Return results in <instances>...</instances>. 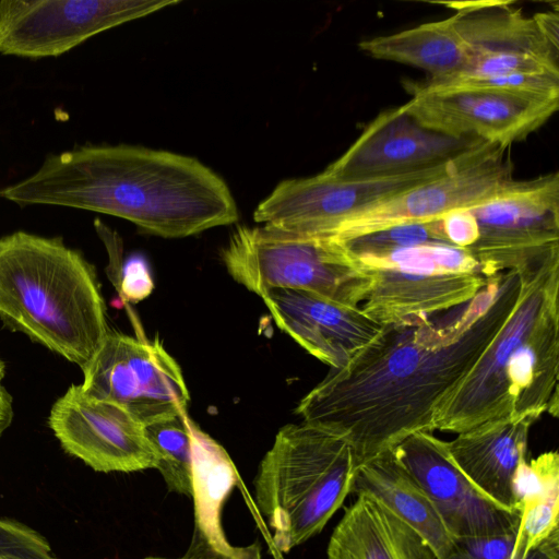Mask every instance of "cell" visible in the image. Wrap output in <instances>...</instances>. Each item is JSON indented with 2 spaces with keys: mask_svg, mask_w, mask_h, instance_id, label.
<instances>
[{
  "mask_svg": "<svg viewBox=\"0 0 559 559\" xmlns=\"http://www.w3.org/2000/svg\"><path fill=\"white\" fill-rule=\"evenodd\" d=\"M521 285L520 271L501 272L465 304L384 324L345 366L330 368L295 412L344 437L357 467L414 432H432L437 411L496 337Z\"/></svg>",
  "mask_w": 559,
  "mask_h": 559,
  "instance_id": "obj_1",
  "label": "cell"
},
{
  "mask_svg": "<svg viewBox=\"0 0 559 559\" xmlns=\"http://www.w3.org/2000/svg\"><path fill=\"white\" fill-rule=\"evenodd\" d=\"M21 206L57 205L108 214L164 238L235 223L226 182L200 160L143 146L83 145L46 157L27 178L0 190Z\"/></svg>",
  "mask_w": 559,
  "mask_h": 559,
  "instance_id": "obj_2",
  "label": "cell"
},
{
  "mask_svg": "<svg viewBox=\"0 0 559 559\" xmlns=\"http://www.w3.org/2000/svg\"><path fill=\"white\" fill-rule=\"evenodd\" d=\"M516 305L461 383L433 429L461 433L500 418L559 414V250L518 270Z\"/></svg>",
  "mask_w": 559,
  "mask_h": 559,
  "instance_id": "obj_3",
  "label": "cell"
},
{
  "mask_svg": "<svg viewBox=\"0 0 559 559\" xmlns=\"http://www.w3.org/2000/svg\"><path fill=\"white\" fill-rule=\"evenodd\" d=\"M0 319L83 368L109 328L94 266L60 237L0 238Z\"/></svg>",
  "mask_w": 559,
  "mask_h": 559,
  "instance_id": "obj_4",
  "label": "cell"
},
{
  "mask_svg": "<svg viewBox=\"0 0 559 559\" xmlns=\"http://www.w3.org/2000/svg\"><path fill=\"white\" fill-rule=\"evenodd\" d=\"M356 469L344 437L304 421L280 429L253 480L277 550L288 552L322 531L352 492Z\"/></svg>",
  "mask_w": 559,
  "mask_h": 559,
  "instance_id": "obj_5",
  "label": "cell"
},
{
  "mask_svg": "<svg viewBox=\"0 0 559 559\" xmlns=\"http://www.w3.org/2000/svg\"><path fill=\"white\" fill-rule=\"evenodd\" d=\"M221 258L229 275L260 297L288 288L359 308L372 283L370 271L336 240L267 226L237 227Z\"/></svg>",
  "mask_w": 559,
  "mask_h": 559,
  "instance_id": "obj_6",
  "label": "cell"
},
{
  "mask_svg": "<svg viewBox=\"0 0 559 559\" xmlns=\"http://www.w3.org/2000/svg\"><path fill=\"white\" fill-rule=\"evenodd\" d=\"M81 369L87 395L119 405L143 427L187 413L190 394L181 369L158 338L109 330Z\"/></svg>",
  "mask_w": 559,
  "mask_h": 559,
  "instance_id": "obj_7",
  "label": "cell"
},
{
  "mask_svg": "<svg viewBox=\"0 0 559 559\" xmlns=\"http://www.w3.org/2000/svg\"><path fill=\"white\" fill-rule=\"evenodd\" d=\"M405 111L421 126L452 136H472L509 147L538 130L559 107V94L466 84H409Z\"/></svg>",
  "mask_w": 559,
  "mask_h": 559,
  "instance_id": "obj_8",
  "label": "cell"
},
{
  "mask_svg": "<svg viewBox=\"0 0 559 559\" xmlns=\"http://www.w3.org/2000/svg\"><path fill=\"white\" fill-rule=\"evenodd\" d=\"M469 211L478 237L466 250L486 277L520 270L559 250L558 173L514 180Z\"/></svg>",
  "mask_w": 559,
  "mask_h": 559,
  "instance_id": "obj_9",
  "label": "cell"
},
{
  "mask_svg": "<svg viewBox=\"0 0 559 559\" xmlns=\"http://www.w3.org/2000/svg\"><path fill=\"white\" fill-rule=\"evenodd\" d=\"M466 153L448 163L389 177L346 180L323 170L284 180L258 205L253 217L283 231L329 238L347 218L443 175Z\"/></svg>",
  "mask_w": 559,
  "mask_h": 559,
  "instance_id": "obj_10",
  "label": "cell"
},
{
  "mask_svg": "<svg viewBox=\"0 0 559 559\" xmlns=\"http://www.w3.org/2000/svg\"><path fill=\"white\" fill-rule=\"evenodd\" d=\"M507 148L481 142L443 175L353 215L329 238L344 240L395 225L430 222L484 203L515 180Z\"/></svg>",
  "mask_w": 559,
  "mask_h": 559,
  "instance_id": "obj_11",
  "label": "cell"
},
{
  "mask_svg": "<svg viewBox=\"0 0 559 559\" xmlns=\"http://www.w3.org/2000/svg\"><path fill=\"white\" fill-rule=\"evenodd\" d=\"M177 0H1L0 53L58 57L86 39Z\"/></svg>",
  "mask_w": 559,
  "mask_h": 559,
  "instance_id": "obj_12",
  "label": "cell"
},
{
  "mask_svg": "<svg viewBox=\"0 0 559 559\" xmlns=\"http://www.w3.org/2000/svg\"><path fill=\"white\" fill-rule=\"evenodd\" d=\"M468 51L464 69L454 78L427 85L509 74L559 75V47L542 33L534 16L512 1L444 2Z\"/></svg>",
  "mask_w": 559,
  "mask_h": 559,
  "instance_id": "obj_13",
  "label": "cell"
},
{
  "mask_svg": "<svg viewBox=\"0 0 559 559\" xmlns=\"http://www.w3.org/2000/svg\"><path fill=\"white\" fill-rule=\"evenodd\" d=\"M48 425L67 453L96 472L156 467L144 427L119 405L87 395L81 384L69 386L53 403Z\"/></svg>",
  "mask_w": 559,
  "mask_h": 559,
  "instance_id": "obj_14",
  "label": "cell"
},
{
  "mask_svg": "<svg viewBox=\"0 0 559 559\" xmlns=\"http://www.w3.org/2000/svg\"><path fill=\"white\" fill-rule=\"evenodd\" d=\"M481 142L428 129L401 105L372 119L324 170L346 180L389 177L451 162Z\"/></svg>",
  "mask_w": 559,
  "mask_h": 559,
  "instance_id": "obj_15",
  "label": "cell"
},
{
  "mask_svg": "<svg viewBox=\"0 0 559 559\" xmlns=\"http://www.w3.org/2000/svg\"><path fill=\"white\" fill-rule=\"evenodd\" d=\"M393 453L426 492L453 538L502 534L518 526L521 512L485 497L454 463L447 441L432 432L407 436Z\"/></svg>",
  "mask_w": 559,
  "mask_h": 559,
  "instance_id": "obj_16",
  "label": "cell"
},
{
  "mask_svg": "<svg viewBox=\"0 0 559 559\" xmlns=\"http://www.w3.org/2000/svg\"><path fill=\"white\" fill-rule=\"evenodd\" d=\"M262 299L277 326L330 368L345 366L383 326L360 308L305 290L272 288Z\"/></svg>",
  "mask_w": 559,
  "mask_h": 559,
  "instance_id": "obj_17",
  "label": "cell"
},
{
  "mask_svg": "<svg viewBox=\"0 0 559 559\" xmlns=\"http://www.w3.org/2000/svg\"><path fill=\"white\" fill-rule=\"evenodd\" d=\"M535 417L500 418L457 433L449 453L472 484L499 507L520 511L514 481L526 460Z\"/></svg>",
  "mask_w": 559,
  "mask_h": 559,
  "instance_id": "obj_18",
  "label": "cell"
},
{
  "mask_svg": "<svg viewBox=\"0 0 559 559\" xmlns=\"http://www.w3.org/2000/svg\"><path fill=\"white\" fill-rule=\"evenodd\" d=\"M368 270L372 283L359 308L383 325L450 310L469 301L489 281V277L475 272H419L396 267Z\"/></svg>",
  "mask_w": 559,
  "mask_h": 559,
  "instance_id": "obj_19",
  "label": "cell"
},
{
  "mask_svg": "<svg viewBox=\"0 0 559 559\" xmlns=\"http://www.w3.org/2000/svg\"><path fill=\"white\" fill-rule=\"evenodd\" d=\"M191 438L193 499L195 523L192 544L187 557L259 559V546L238 548L224 537L219 514L222 504L237 483L236 468L214 439L187 417Z\"/></svg>",
  "mask_w": 559,
  "mask_h": 559,
  "instance_id": "obj_20",
  "label": "cell"
},
{
  "mask_svg": "<svg viewBox=\"0 0 559 559\" xmlns=\"http://www.w3.org/2000/svg\"><path fill=\"white\" fill-rule=\"evenodd\" d=\"M335 526L328 559H437L426 539L367 493H357Z\"/></svg>",
  "mask_w": 559,
  "mask_h": 559,
  "instance_id": "obj_21",
  "label": "cell"
},
{
  "mask_svg": "<svg viewBox=\"0 0 559 559\" xmlns=\"http://www.w3.org/2000/svg\"><path fill=\"white\" fill-rule=\"evenodd\" d=\"M352 492L370 495L385 504L426 539L437 559L450 548L453 537L426 492L396 459L393 449L357 467Z\"/></svg>",
  "mask_w": 559,
  "mask_h": 559,
  "instance_id": "obj_22",
  "label": "cell"
},
{
  "mask_svg": "<svg viewBox=\"0 0 559 559\" xmlns=\"http://www.w3.org/2000/svg\"><path fill=\"white\" fill-rule=\"evenodd\" d=\"M358 47L374 59L408 64L428 72L426 82L429 83L456 76L468 60L467 48L452 15L394 34L364 39Z\"/></svg>",
  "mask_w": 559,
  "mask_h": 559,
  "instance_id": "obj_23",
  "label": "cell"
},
{
  "mask_svg": "<svg viewBox=\"0 0 559 559\" xmlns=\"http://www.w3.org/2000/svg\"><path fill=\"white\" fill-rule=\"evenodd\" d=\"M187 417L186 413L145 426L144 432L157 456L155 468L168 490L192 497V449Z\"/></svg>",
  "mask_w": 559,
  "mask_h": 559,
  "instance_id": "obj_24",
  "label": "cell"
},
{
  "mask_svg": "<svg viewBox=\"0 0 559 559\" xmlns=\"http://www.w3.org/2000/svg\"><path fill=\"white\" fill-rule=\"evenodd\" d=\"M355 260L367 269L480 273L478 262L465 248L447 242H428Z\"/></svg>",
  "mask_w": 559,
  "mask_h": 559,
  "instance_id": "obj_25",
  "label": "cell"
},
{
  "mask_svg": "<svg viewBox=\"0 0 559 559\" xmlns=\"http://www.w3.org/2000/svg\"><path fill=\"white\" fill-rule=\"evenodd\" d=\"M559 489L520 499V520L515 531L512 559H532L536 548L559 533Z\"/></svg>",
  "mask_w": 559,
  "mask_h": 559,
  "instance_id": "obj_26",
  "label": "cell"
},
{
  "mask_svg": "<svg viewBox=\"0 0 559 559\" xmlns=\"http://www.w3.org/2000/svg\"><path fill=\"white\" fill-rule=\"evenodd\" d=\"M336 241L354 259L428 242H447L440 218L424 223L395 225Z\"/></svg>",
  "mask_w": 559,
  "mask_h": 559,
  "instance_id": "obj_27",
  "label": "cell"
},
{
  "mask_svg": "<svg viewBox=\"0 0 559 559\" xmlns=\"http://www.w3.org/2000/svg\"><path fill=\"white\" fill-rule=\"evenodd\" d=\"M516 527L496 535L454 537L440 559H512ZM532 559H559V533L542 543Z\"/></svg>",
  "mask_w": 559,
  "mask_h": 559,
  "instance_id": "obj_28",
  "label": "cell"
},
{
  "mask_svg": "<svg viewBox=\"0 0 559 559\" xmlns=\"http://www.w3.org/2000/svg\"><path fill=\"white\" fill-rule=\"evenodd\" d=\"M514 489L518 503L525 496L559 489L558 452H544L536 459L522 463L515 477Z\"/></svg>",
  "mask_w": 559,
  "mask_h": 559,
  "instance_id": "obj_29",
  "label": "cell"
},
{
  "mask_svg": "<svg viewBox=\"0 0 559 559\" xmlns=\"http://www.w3.org/2000/svg\"><path fill=\"white\" fill-rule=\"evenodd\" d=\"M0 551L26 559H57L41 535L22 523L8 519H0Z\"/></svg>",
  "mask_w": 559,
  "mask_h": 559,
  "instance_id": "obj_30",
  "label": "cell"
},
{
  "mask_svg": "<svg viewBox=\"0 0 559 559\" xmlns=\"http://www.w3.org/2000/svg\"><path fill=\"white\" fill-rule=\"evenodd\" d=\"M447 242L468 248L478 237L477 223L469 209L450 212L440 218Z\"/></svg>",
  "mask_w": 559,
  "mask_h": 559,
  "instance_id": "obj_31",
  "label": "cell"
},
{
  "mask_svg": "<svg viewBox=\"0 0 559 559\" xmlns=\"http://www.w3.org/2000/svg\"><path fill=\"white\" fill-rule=\"evenodd\" d=\"M121 294L128 301L138 302L153 290V280L147 264L142 258H132L127 262L121 275Z\"/></svg>",
  "mask_w": 559,
  "mask_h": 559,
  "instance_id": "obj_32",
  "label": "cell"
},
{
  "mask_svg": "<svg viewBox=\"0 0 559 559\" xmlns=\"http://www.w3.org/2000/svg\"><path fill=\"white\" fill-rule=\"evenodd\" d=\"M534 19L545 37L556 47H559V15L558 9L538 12Z\"/></svg>",
  "mask_w": 559,
  "mask_h": 559,
  "instance_id": "obj_33",
  "label": "cell"
},
{
  "mask_svg": "<svg viewBox=\"0 0 559 559\" xmlns=\"http://www.w3.org/2000/svg\"><path fill=\"white\" fill-rule=\"evenodd\" d=\"M13 418L12 399L8 391L0 385V437L10 426Z\"/></svg>",
  "mask_w": 559,
  "mask_h": 559,
  "instance_id": "obj_34",
  "label": "cell"
},
{
  "mask_svg": "<svg viewBox=\"0 0 559 559\" xmlns=\"http://www.w3.org/2000/svg\"><path fill=\"white\" fill-rule=\"evenodd\" d=\"M143 559H168V558H159V557H146V558H143ZM176 559H219V558H195V557H182V558H176ZM223 559H230V558H223ZM261 559V558H259Z\"/></svg>",
  "mask_w": 559,
  "mask_h": 559,
  "instance_id": "obj_35",
  "label": "cell"
},
{
  "mask_svg": "<svg viewBox=\"0 0 559 559\" xmlns=\"http://www.w3.org/2000/svg\"><path fill=\"white\" fill-rule=\"evenodd\" d=\"M4 372H5V366H4L3 361L0 358V385H1V381H2V379L4 377Z\"/></svg>",
  "mask_w": 559,
  "mask_h": 559,
  "instance_id": "obj_36",
  "label": "cell"
},
{
  "mask_svg": "<svg viewBox=\"0 0 559 559\" xmlns=\"http://www.w3.org/2000/svg\"><path fill=\"white\" fill-rule=\"evenodd\" d=\"M5 552V551H4ZM21 557V556H20ZM26 559V558H25Z\"/></svg>",
  "mask_w": 559,
  "mask_h": 559,
  "instance_id": "obj_37",
  "label": "cell"
}]
</instances>
